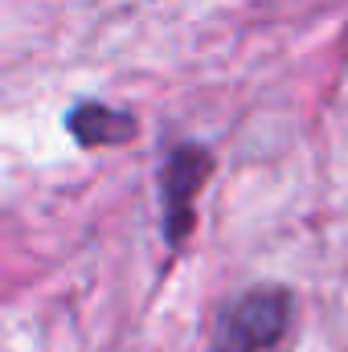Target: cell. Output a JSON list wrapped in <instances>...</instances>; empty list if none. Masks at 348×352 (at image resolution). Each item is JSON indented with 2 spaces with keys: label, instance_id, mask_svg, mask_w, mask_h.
<instances>
[{
  "label": "cell",
  "instance_id": "obj_1",
  "mask_svg": "<svg viewBox=\"0 0 348 352\" xmlns=\"http://www.w3.org/2000/svg\"><path fill=\"white\" fill-rule=\"evenodd\" d=\"M287 324H291V295L283 287H254L226 307L209 352H262L279 344Z\"/></svg>",
  "mask_w": 348,
  "mask_h": 352
},
{
  "label": "cell",
  "instance_id": "obj_2",
  "mask_svg": "<svg viewBox=\"0 0 348 352\" xmlns=\"http://www.w3.org/2000/svg\"><path fill=\"white\" fill-rule=\"evenodd\" d=\"M213 173V156L201 148V144H180L164 156V168H160V205H164V238L180 246L188 234H193V221H197V192L201 184Z\"/></svg>",
  "mask_w": 348,
  "mask_h": 352
},
{
  "label": "cell",
  "instance_id": "obj_3",
  "mask_svg": "<svg viewBox=\"0 0 348 352\" xmlns=\"http://www.w3.org/2000/svg\"><path fill=\"white\" fill-rule=\"evenodd\" d=\"M66 127L83 148H107V144L135 140V119L127 111H115V107H102V102H78L70 111Z\"/></svg>",
  "mask_w": 348,
  "mask_h": 352
}]
</instances>
